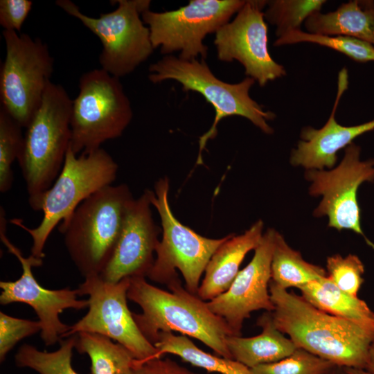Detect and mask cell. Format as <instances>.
Returning <instances> with one entry per match:
<instances>
[{
  "instance_id": "cell-15",
  "label": "cell",
  "mask_w": 374,
  "mask_h": 374,
  "mask_svg": "<svg viewBox=\"0 0 374 374\" xmlns=\"http://www.w3.org/2000/svg\"><path fill=\"white\" fill-rule=\"evenodd\" d=\"M265 6L266 1H246L235 17L216 31L214 39L218 60L238 61L247 77L260 87L286 75L284 66L273 60L268 50L262 11Z\"/></svg>"
},
{
  "instance_id": "cell-4",
  "label": "cell",
  "mask_w": 374,
  "mask_h": 374,
  "mask_svg": "<svg viewBox=\"0 0 374 374\" xmlns=\"http://www.w3.org/2000/svg\"><path fill=\"white\" fill-rule=\"evenodd\" d=\"M73 100L60 84L50 82L28 125L17 159L33 210L59 175L71 143Z\"/></svg>"
},
{
  "instance_id": "cell-18",
  "label": "cell",
  "mask_w": 374,
  "mask_h": 374,
  "mask_svg": "<svg viewBox=\"0 0 374 374\" xmlns=\"http://www.w3.org/2000/svg\"><path fill=\"white\" fill-rule=\"evenodd\" d=\"M337 93L332 110L326 124L321 129L308 126L301 132V141L293 149L290 163L307 170L330 169L337 161V154L353 143L357 137L374 130V120L354 126H344L335 119L339 100L348 86L346 69L339 73Z\"/></svg>"
},
{
  "instance_id": "cell-31",
  "label": "cell",
  "mask_w": 374,
  "mask_h": 374,
  "mask_svg": "<svg viewBox=\"0 0 374 374\" xmlns=\"http://www.w3.org/2000/svg\"><path fill=\"white\" fill-rule=\"evenodd\" d=\"M328 276L341 290L353 296L357 293L364 283V266L360 258L355 254L341 256L335 254L326 260Z\"/></svg>"
},
{
  "instance_id": "cell-25",
  "label": "cell",
  "mask_w": 374,
  "mask_h": 374,
  "mask_svg": "<svg viewBox=\"0 0 374 374\" xmlns=\"http://www.w3.org/2000/svg\"><path fill=\"white\" fill-rule=\"evenodd\" d=\"M76 335L75 348L89 356L91 374H123L136 362L127 349L109 337L93 332Z\"/></svg>"
},
{
  "instance_id": "cell-13",
  "label": "cell",
  "mask_w": 374,
  "mask_h": 374,
  "mask_svg": "<svg viewBox=\"0 0 374 374\" xmlns=\"http://www.w3.org/2000/svg\"><path fill=\"white\" fill-rule=\"evenodd\" d=\"M305 177L311 183L310 195L322 196L314 215L327 216L330 227L339 231L349 229L361 235L374 250V244L362 229L357 199L360 185L374 181V159L362 161L361 148L353 143L346 148L344 158L336 168L307 170Z\"/></svg>"
},
{
  "instance_id": "cell-32",
  "label": "cell",
  "mask_w": 374,
  "mask_h": 374,
  "mask_svg": "<svg viewBox=\"0 0 374 374\" xmlns=\"http://www.w3.org/2000/svg\"><path fill=\"white\" fill-rule=\"evenodd\" d=\"M40 321L11 317L0 312V362L21 340L41 332Z\"/></svg>"
},
{
  "instance_id": "cell-36",
  "label": "cell",
  "mask_w": 374,
  "mask_h": 374,
  "mask_svg": "<svg viewBox=\"0 0 374 374\" xmlns=\"http://www.w3.org/2000/svg\"><path fill=\"white\" fill-rule=\"evenodd\" d=\"M328 374H350L346 367L335 366Z\"/></svg>"
},
{
  "instance_id": "cell-21",
  "label": "cell",
  "mask_w": 374,
  "mask_h": 374,
  "mask_svg": "<svg viewBox=\"0 0 374 374\" xmlns=\"http://www.w3.org/2000/svg\"><path fill=\"white\" fill-rule=\"evenodd\" d=\"M304 25L308 33L354 37L374 45V1H350L335 11L312 15Z\"/></svg>"
},
{
  "instance_id": "cell-6",
  "label": "cell",
  "mask_w": 374,
  "mask_h": 374,
  "mask_svg": "<svg viewBox=\"0 0 374 374\" xmlns=\"http://www.w3.org/2000/svg\"><path fill=\"white\" fill-rule=\"evenodd\" d=\"M148 78L152 83L172 80L182 86L184 91H195L213 107L215 115L209 130L200 136L197 165L203 163L202 152L209 139L215 137L217 126L227 116H240L249 120L265 134H271L274 130L267 121L273 120L274 112L264 109L249 95L255 80L247 77L235 84L218 79L211 71L205 60H182L172 55H164L149 67Z\"/></svg>"
},
{
  "instance_id": "cell-12",
  "label": "cell",
  "mask_w": 374,
  "mask_h": 374,
  "mask_svg": "<svg viewBox=\"0 0 374 374\" xmlns=\"http://www.w3.org/2000/svg\"><path fill=\"white\" fill-rule=\"evenodd\" d=\"M130 278L109 283L100 276L84 278L79 296H89L87 313L72 326L64 337L93 332L123 346L138 362L157 358L158 350L141 333L127 306ZM63 337V338H64Z\"/></svg>"
},
{
  "instance_id": "cell-22",
  "label": "cell",
  "mask_w": 374,
  "mask_h": 374,
  "mask_svg": "<svg viewBox=\"0 0 374 374\" xmlns=\"http://www.w3.org/2000/svg\"><path fill=\"white\" fill-rule=\"evenodd\" d=\"M301 296L317 308L350 321L374 335V312L366 303L339 289L328 276L299 289Z\"/></svg>"
},
{
  "instance_id": "cell-35",
  "label": "cell",
  "mask_w": 374,
  "mask_h": 374,
  "mask_svg": "<svg viewBox=\"0 0 374 374\" xmlns=\"http://www.w3.org/2000/svg\"><path fill=\"white\" fill-rule=\"evenodd\" d=\"M364 370L371 374H374V339L371 344L367 362Z\"/></svg>"
},
{
  "instance_id": "cell-7",
  "label": "cell",
  "mask_w": 374,
  "mask_h": 374,
  "mask_svg": "<svg viewBox=\"0 0 374 374\" xmlns=\"http://www.w3.org/2000/svg\"><path fill=\"white\" fill-rule=\"evenodd\" d=\"M131 103L120 78L100 69L83 73L71 114V148L75 154L120 137L132 118Z\"/></svg>"
},
{
  "instance_id": "cell-23",
  "label": "cell",
  "mask_w": 374,
  "mask_h": 374,
  "mask_svg": "<svg viewBox=\"0 0 374 374\" xmlns=\"http://www.w3.org/2000/svg\"><path fill=\"white\" fill-rule=\"evenodd\" d=\"M154 346L158 357L171 354L191 365L217 374H253L249 367L233 359L205 352L188 337L172 332H160Z\"/></svg>"
},
{
  "instance_id": "cell-26",
  "label": "cell",
  "mask_w": 374,
  "mask_h": 374,
  "mask_svg": "<svg viewBox=\"0 0 374 374\" xmlns=\"http://www.w3.org/2000/svg\"><path fill=\"white\" fill-rule=\"evenodd\" d=\"M77 335L60 341V348L53 352L39 350L30 344H23L15 355V365L29 368L39 374H79L73 368L71 357Z\"/></svg>"
},
{
  "instance_id": "cell-11",
  "label": "cell",
  "mask_w": 374,
  "mask_h": 374,
  "mask_svg": "<svg viewBox=\"0 0 374 374\" xmlns=\"http://www.w3.org/2000/svg\"><path fill=\"white\" fill-rule=\"evenodd\" d=\"M246 1L190 0L177 10L157 12L150 9L141 18L150 29L154 48L160 47L165 55L179 51L185 60H205L208 47L204 39L229 21Z\"/></svg>"
},
{
  "instance_id": "cell-29",
  "label": "cell",
  "mask_w": 374,
  "mask_h": 374,
  "mask_svg": "<svg viewBox=\"0 0 374 374\" xmlns=\"http://www.w3.org/2000/svg\"><path fill=\"white\" fill-rule=\"evenodd\" d=\"M21 127L0 109V192H8L12 186V164L18 159L24 143Z\"/></svg>"
},
{
  "instance_id": "cell-3",
  "label": "cell",
  "mask_w": 374,
  "mask_h": 374,
  "mask_svg": "<svg viewBox=\"0 0 374 374\" xmlns=\"http://www.w3.org/2000/svg\"><path fill=\"white\" fill-rule=\"evenodd\" d=\"M134 199L127 185H109L84 200L60 224L67 252L84 278L100 275L109 263Z\"/></svg>"
},
{
  "instance_id": "cell-17",
  "label": "cell",
  "mask_w": 374,
  "mask_h": 374,
  "mask_svg": "<svg viewBox=\"0 0 374 374\" xmlns=\"http://www.w3.org/2000/svg\"><path fill=\"white\" fill-rule=\"evenodd\" d=\"M152 190L147 189L130 205L115 250L99 275L109 283L146 277L154 261L159 230L152 215Z\"/></svg>"
},
{
  "instance_id": "cell-34",
  "label": "cell",
  "mask_w": 374,
  "mask_h": 374,
  "mask_svg": "<svg viewBox=\"0 0 374 374\" xmlns=\"http://www.w3.org/2000/svg\"><path fill=\"white\" fill-rule=\"evenodd\" d=\"M123 374H198L168 358L157 357L135 363Z\"/></svg>"
},
{
  "instance_id": "cell-24",
  "label": "cell",
  "mask_w": 374,
  "mask_h": 374,
  "mask_svg": "<svg viewBox=\"0 0 374 374\" xmlns=\"http://www.w3.org/2000/svg\"><path fill=\"white\" fill-rule=\"evenodd\" d=\"M327 276L320 266L305 261L301 253L289 246L276 231L271 262V281L287 290L303 286Z\"/></svg>"
},
{
  "instance_id": "cell-8",
  "label": "cell",
  "mask_w": 374,
  "mask_h": 374,
  "mask_svg": "<svg viewBox=\"0 0 374 374\" xmlns=\"http://www.w3.org/2000/svg\"><path fill=\"white\" fill-rule=\"evenodd\" d=\"M116 10L93 17L82 13L70 0L56 4L75 17L96 35L102 44L99 55L101 68L118 78L134 71L152 53L149 28L141 15L150 9L149 0H118Z\"/></svg>"
},
{
  "instance_id": "cell-27",
  "label": "cell",
  "mask_w": 374,
  "mask_h": 374,
  "mask_svg": "<svg viewBox=\"0 0 374 374\" xmlns=\"http://www.w3.org/2000/svg\"><path fill=\"white\" fill-rule=\"evenodd\" d=\"M309 42L328 47L358 62H374V45L361 39L341 36L326 35L296 30L277 38L276 46Z\"/></svg>"
},
{
  "instance_id": "cell-19",
  "label": "cell",
  "mask_w": 374,
  "mask_h": 374,
  "mask_svg": "<svg viewBox=\"0 0 374 374\" xmlns=\"http://www.w3.org/2000/svg\"><path fill=\"white\" fill-rule=\"evenodd\" d=\"M262 230L263 222L258 220L244 233L229 235L219 246L206 265L197 293L202 300L210 301L229 288L245 256L260 242Z\"/></svg>"
},
{
  "instance_id": "cell-28",
  "label": "cell",
  "mask_w": 374,
  "mask_h": 374,
  "mask_svg": "<svg viewBox=\"0 0 374 374\" xmlns=\"http://www.w3.org/2000/svg\"><path fill=\"white\" fill-rule=\"evenodd\" d=\"M325 0L266 1L264 17L276 26L277 38L286 33L301 30V26L312 15L320 12Z\"/></svg>"
},
{
  "instance_id": "cell-10",
  "label": "cell",
  "mask_w": 374,
  "mask_h": 374,
  "mask_svg": "<svg viewBox=\"0 0 374 374\" xmlns=\"http://www.w3.org/2000/svg\"><path fill=\"white\" fill-rule=\"evenodd\" d=\"M2 35L6 57L0 71L1 109L26 127L51 82L54 60L39 38L11 30Z\"/></svg>"
},
{
  "instance_id": "cell-30",
  "label": "cell",
  "mask_w": 374,
  "mask_h": 374,
  "mask_svg": "<svg viewBox=\"0 0 374 374\" xmlns=\"http://www.w3.org/2000/svg\"><path fill=\"white\" fill-rule=\"evenodd\" d=\"M336 365L303 349L270 364L251 368L253 374H328Z\"/></svg>"
},
{
  "instance_id": "cell-5",
  "label": "cell",
  "mask_w": 374,
  "mask_h": 374,
  "mask_svg": "<svg viewBox=\"0 0 374 374\" xmlns=\"http://www.w3.org/2000/svg\"><path fill=\"white\" fill-rule=\"evenodd\" d=\"M118 166L102 148L77 156L69 145L62 168L53 185L39 199L35 211H42L43 218L30 229L21 219L10 222L26 231L33 239L31 255L43 259L45 244L59 223L66 221L77 207L100 189L112 185Z\"/></svg>"
},
{
  "instance_id": "cell-33",
  "label": "cell",
  "mask_w": 374,
  "mask_h": 374,
  "mask_svg": "<svg viewBox=\"0 0 374 374\" xmlns=\"http://www.w3.org/2000/svg\"><path fill=\"white\" fill-rule=\"evenodd\" d=\"M32 6L29 0H1L0 25L3 30L20 33Z\"/></svg>"
},
{
  "instance_id": "cell-16",
  "label": "cell",
  "mask_w": 374,
  "mask_h": 374,
  "mask_svg": "<svg viewBox=\"0 0 374 374\" xmlns=\"http://www.w3.org/2000/svg\"><path fill=\"white\" fill-rule=\"evenodd\" d=\"M275 233L269 229L263 233L251 260L240 270L229 288L207 301L211 311L224 319L234 336H241L244 321L253 312L274 309L269 283Z\"/></svg>"
},
{
  "instance_id": "cell-2",
  "label": "cell",
  "mask_w": 374,
  "mask_h": 374,
  "mask_svg": "<svg viewBox=\"0 0 374 374\" xmlns=\"http://www.w3.org/2000/svg\"><path fill=\"white\" fill-rule=\"evenodd\" d=\"M145 278H130L127 298L142 309L133 317L150 343L154 345L160 332H177L200 341L217 355L233 359L226 339L234 335L207 301L188 292L179 278L167 285L169 291L152 285Z\"/></svg>"
},
{
  "instance_id": "cell-1",
  "label": "cell",
  "mask_w": 374,
  "mask_h": 374,
  "mask_svg": "<svg viewBox=\"0 0 374 374\" xmlns=\"http://www.w3.org/2000/svg\"><path fill=\"white\" fill-rule=\"evenodd\" d=\"M276 327L298 348L333 364L364 369L374 335L359 326L325 312L301 296L269 283Z\"/></svg>"
},
{
  "instance_id": "cell-20",
  "label": "cell",
  "mask_w": 374,
  "mask_h": 374,
  "mask_svg": "<svg viewBox=\"0 0 374 374\" xmlns=\"http://www.w3.org/2000/svg\"><path fill=\"white\" fill-rule=\"evenodd\" d=\"M257 325L262 328L258 335L250 337L231 335L226 337V345L233 359L252 368L280 361L298 348L276 327L271 312H265L258 319Z\"/></svg>"
},
{
  "instance_id": "cell-37",
  "label": "cell",
  "mask_w": 374,
  "mask_h": 374,
  "mask_svg": "<svg viewBox=\"0 0 374 374\" xmlns=\"http://www.w3.org/2000/svg\"><path fill=\"white\" fill-rule=\"evenodd\" d=\"M350 374H371L364 369L346 368Z\"/></svg>"
},
{
  "instance_id": "cell-14",
  "label": "cell",
  "mask_w": 374,
  "mask_h": 374,
  "mask_svg": "<svg viewBox=\"0 0 374 374\" xmlns=\"http://www.w3.org/2000/svg\"><path fill=\"white\" fill-rule=\"evenodd\" d=\"M6 224L4 210L1 207L0 238L8 251L21 263L22 274L15 281H0V303L6 305L22 303L30 306L42 325L41 339L46 346L54 345L60 342L70 329V326L62 322L60 314L69 308L80 310L88 308L89 300L78 299V289L48 290L40 285L33 276L32 268L42 266L43 259L31 254L24 257L20 249L6 236Z\"/></svg>"
},
{
  "instance_id": "cell-9",
  "label": "cell",
  "mask_w": 374,
  "mask_h": 374,
  "mask_svg": "<svg viewBox=\"0 0 374 374\" xmlns=\"http://www.w3.org/2000/svg\"><path fill=\"white\" fill-rule=\"evenodd\" d=\"M169 180L159 179L151 194V203L159 214L162 238L159 241L156 258L146 277L166 285L179 278L178 269L185 281V288L197 295L200 279L215 250L229 237L213 239L202 236L181 224L173 215L168 201Z\"/></svg>"
}]
</instances>
